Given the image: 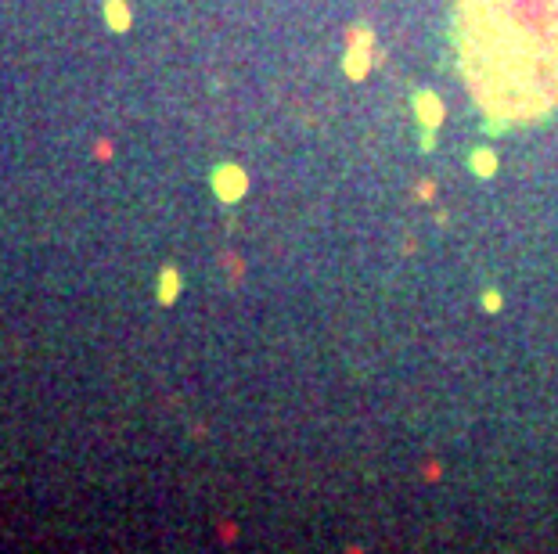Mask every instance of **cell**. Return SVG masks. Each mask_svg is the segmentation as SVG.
I'll return each instance as SVG.
<instances>
[{"mask_svg":"<svg viewBox=\"0 0 558 554\" xmlns=\"http://www.w3.org/2000/svg\"><path fill=\"white\" fill-rule=\"evenodd\" d=\"M457 58L486 116H548L558 105V0H457Z\"/></svg>","mask_w":558,"mask_h":554,"instance_id":"cell-1","label":"cell"}]
</instances>
